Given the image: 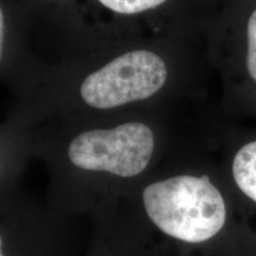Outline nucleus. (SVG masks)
<instances>
[{
	"label": "nucleus",
	"mask_w": 256,
	"mask_h": 256,
	"mask_svg": "<svg viewBox=\"0 0 256 256\" xmlns=\"http://www.w3.org/2000/svg\"><path fill=\"white\" fill-rule=\"evenodd\" d=\"M142 202L150 220L166 235L200 243L226 223V203L208 176H176L147 185Z\"/></svg>",
	"instance_id": "nucleus-1"
},
{
	"label": "nucleus",
	"mask_w": 256,
	"mask_h": 256,
	"mask_svg": "<svg viewBox=\"0 0 256 256\" xmlns=\"http://www.w3.org/2000/svg\"><path fill=\"white\" fill-rule=\"evenodd\" d=\"M168 80L166 60L152 50H130L88 74L78 95L89 108L112 110L148 100Z\"/></svg>",
	"instance_id": "nucleus-2"
},
{
	"label": "nucleus",
	"mask_w": 256,
	"mask_h": 256,
	"mask_svg": "<svg viewBox=\"0 0 256 256\" xmlns=\"http://www.w3.org/2000/svg\"><path fill=\"white\" fill-rule=\"evenodd\" d=\"M154 148L152 128L140 121H128L83 130L70 142L68 156L74 166L84 171L132 178L147 168Z\"/></svg>",
	"instance_id": "nucleus-3"
},
{
	"label": "nucleus",
	"mask_w": 256,
	"mask_h": 256,
	"mask_svg": "<svg viewBox=\"0 0 256 256\" xmlns=\"http://www.w3.org/2000/svg\"><path fill=\"white\" fill-rule=\"evenodd\" d=\"M232 176L240 190L256 203V140L246 144L236 153Z\"/></svg>",
	"instance_id": "nucleus-4"
},
{
	"label": "nucleus",
	"mask_w": 256,
	"mask_h": 256,
	"mask_svg": "<svg viewBox=\"0 0 256 256\" xmlns=\"http://www.w3.org/2000/svg\"><path fill=\"white\" fill-rule=\"evenodd\" d=\"M95 4L106 11L122 17H134L168 8L179 0H94Z\"/></svg>",
	"instance_id": "nucleus-5"
},
{
	"label": "nucleus",
	"mask_w": 256,
	"mask_h": 256,
	"mask_svg": "<svg viewBox=\"0 0 256 256\" xmlns=\"http://www.w3.org/2000/svg\"><path fill=\"white\" fill-rule=\"evenodd\" d=\"M247 70L256 82V8L249 16L247 23Z\"/></svg>",
	"instance_id": "nucleus-6"
},
{
	"label": "nucleus",
	"mask_w": 256,
	"mask_h": 256,
	"mask_svg": "<svg viewBox=\"0 0 256 256\" xmlns=\"http://www.w3.org/2000/svg\"><path fill=\"white\" fill-rule=\"evenodd\" d=\"M46 2H54V0H46Z\"/></svg>",
	"instance_id": "nucleus-7"
},
{
	"label": "nucleus",
	"mask_w": 256,
	"mask_h": 256,
	"mask_svg": "<svg viewBox=\"0 0 256 256\" xmlns=\"http://www.w3.org/2000/svg\"><path fill=\"white\" fill-rule=\"evenodd\" d=\"M2 256H4V254H2Z\"/></svg>",
	"instance_id": "nucleus-8"
}]
</instances>
